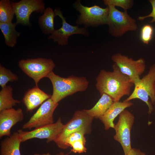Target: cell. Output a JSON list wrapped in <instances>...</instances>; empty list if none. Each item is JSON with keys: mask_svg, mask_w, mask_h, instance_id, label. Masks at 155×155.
<instances>
[{"mask_svg": "<svg viewBox=\"0 0 155 155\" xmlns=\"http://www.w3.org/2000/svg\"><path fill=\"white\" fill-rule=\"evenodd\" d=\"M56 155H68V154H65L63 152H61L57 154Z\"/></svg>", "mask_w": 155, "mask_h": 155, "instance_id": "obj_31", "label": "cell"}, {"mask_svg": "<svg viewBox=\"0 0 155 155\" xmlns=\"http://www.w3.org/2000/svg\"><path fill=\"white\" fill-rule=\"evenodd\" d=\"M58 104V103H55L51 98L46 100L23 125V129H35L53 123V114Z\"/></svg>", "mask_w": 155, "mask_h": 155, "instance_id": "obj_10", "label": "cell"}, {"mask_svg": "<svg viewBox=\"0 0 155 155\" xmlns=\"http://www.w3.org/2000/svg\"><path fill=\"white\" fill-rule=\"evenodd\" d=\"M74 7L80 13L76 23L86 27L95 26L107 24L109 8L107 6L103 8L94 5L88 7L82 5L78 0L73 4Z\"/></svg>", "mask_w": 155, "mask_h": 155, "instance_id": "obj_4", "label": "cell"}, {"mask_svg": "<svg viewBox=\"0 0 155 155\" xmlns=\"http://www.w3.org/2000/svg\"><path fill=\"white\" fill-rule=\"evenodd\" d=\"M133 104L130 101L114 102L104 114L99 119L103 124L104 129L107 130L110 128H114L113 123L115 118L127 108Z\"/></svg>", "mask_w": 155, "mask_h": 155, "instance_id": "obj_16", "label": "cell"}, {"mask_svg": "<svg viewBox=\"0 0 155 155\" xmlns=\"http://www.w3.org/2000/svg\"><path fill=\"white\" fill-rule=\"evenodd\" d=\"M16 17V23L24 25L31 26L30 15L34 12L43 13L45 9L42 0H21L17 2H12Z\"/></svg>", "mask_w": 155, "mask_h": 155, "instance_id": "obj_11", "label": "cell"}, {"mask_svg": "<svg viewBox=\"0 0 155 155\" xmlns=\"http://www.w3.org/2000/svg\"><path fill=\"white\" fill-rule=\"evenodd\" d=\"M104 4L107 6L111 5L122 8L124 11L131 9L133 6L134 1L132 0H104Z\"/></svg>", "mask_w": 155, "mask_h": 155, "instance_id": "obj_25", "label": "cell"}, {"mask_svg": "<svg viewBox=\"0 0 155 155\" xmlns=\"http://www.w3.org/2000/svg\"><path fill=\"white\" fill-rule=\"evenodd\" d=\"M93 119L84 109L76 111L72 119L64 125L61 132L54 142L59 148L67 149L65 143L67 137L72 133L83 129L90 132Z\"/></svg>", "mask_w": 155, "mask_h": 155, "instance_id": "obj_7", "label": "cell"}, {"mask_svg": "<svg viewBox=\"0 0 155 155\" xmlns=\"http://www.w3.org/2000/svg\"><path fill=\"white\" fill-rule=\"evenodd\" d=\"M20 69L34 81L38 86L39 81L47 77L53 71L55 65L51 59L42 58L22 59L18 62Z\"/></svg>", "mask_w": 155, "mask_h": 155, "instance_id": "obj_6", "label": "cell"}, {"mask_svg": "<svg viewBox=\"0 0 155 155\" xmlns=\"http://www.w3.org/2000/svg\"><path fill=\"white\" fill-rule=\"evenodd\" d=\"M149 1L151 4L152 8L151 12L147 16L138 17L137 19L140 21H142L146 18L151 17L152 19L149 23H152L155 22V0H149Z\"/></svg>", "mask_w": 155, "mask_h": 155, "instance_id": "obj_28", "label": "cell"}, {"mask_svg": "<svg viewBox=\"0 0 155 155\" xmlns=\"http://www.w3.org/2000/svg\"><path fill=\"white\" fill-rule=\"evenodd\" d=\"M107 6L109 12L107 24L111 35L121 37L127 32L135 31L138 29L136 20L128 14L127 11H121L112 5Z\"/></svg>", "mask_w": 155, "mask_h": 155, "instance_id": "obj_5", "label": "cell"}, {"mask_svg": "<svg viewBox=\"0 0 155 155\" xmlns=\"http://www.w3.org/2000/svg\"><path fill=\"white\" fill-rule=\"evenodd\" d=\"M59 117L55 123L29 131H24L19 129L17 131L19 133L22 142L34 138L46 139L47 143L53 141L57 138L64 126Z\"/></svg>", "mask_w": 155, "mask_h": 155, "instance_id": "obj_12", "label": "cell"}, {"mask_svg": "<svg viewBox=\"0 0 155 155\" xmlns=\"http://www.w3.org/2000/svg\"><path fill=\"white\" fill-rule=\"evenodd\" d=\"M53 87V93L51 98L55 103L67 96L78 92L85 91L89 82L84 77L71 75L67 78L60 76L53 71L47 76Z\"/></svg>", "mask_w": 155, "mask_h": 155, "instance_id": "obj_2", "label": "cell"}, {"mask_svg": "<svg viewBox=\"0 0 155 155\" xmlns=\"http://www.w3.org/2000/svg\"><path fill=\"white\" fill-rule=\"evenodd\" d=\"M47 94L36 86L28 89L25 93L22 101L27 112H31L44 102L51 98Z\"/></svg>", "mask_w": 155, "mask_h": 155, "instance_id": "obj_15", "label": "cell"}, {"mask_svg": "<svg viewBox=\"0 0 155 155\" xmlns=\"http://www.w3.org/2000/svg\"><path fill=\"white\" fill-rule=\"evenodd\" d=\"M18 24L12 22L4 23H0V29L4 38L5 44L7 46L13 47L17 43V40L21 33L16 29Z\"/></svg>", "mask_w": 155, "mask_h": 155, "instance_id": "obj_19", "label": "cell"}, {"mask_svg": "<svg viewBox=\"0 0 155 155\" xmlns=\"http://www.w3.org/2000/svg\"><path fill=\"white\" fill-rule=\"evenodd\" d=\"M134 85L133 92L123 101L140 99L146 103L148 107V113L151 114L154 110L152 104H154L155 100V64L151 66L148 73Z\"/></svg>", "mask_w": 155, "mask_h": 155, "instance_id": "obj_3", "label": "cell"}, {"mask_svg": "<svg viewBox=\"0 0 155 155\" xmlns=\"http://www.w3.org/2000/svg\"><path fill=\"white\" fill-rule=\"evenodd\" d=\"M154 31L153 27L150 24H146L142 27L141 30L140 38L144 44H149L152 38Z\"/></svg>", "mask_w": 155, "mask_h": 155, "instance_id": "obj_26", "label": "cell"}, {"mask_svg": "<svg viewBox=\"0 0 155 155\" xmlns=\"http://www.w3.org/2000/svg\"><path fill=\"white\" fill-rule=\"evenodd\" d=\"M112 67V71L100 70L96 78V86L101 96L106 94L114 102L119 101L123 96L130 95L134 84L128 76L121 71L115 63Z\"/></svg>", "mask_w": 155, "mask_h": 155, "instance_id": "obj_1", "label": "cell"}, {"mask_svg": "<svg viewBox=\"0 0 155 155\" xmlns=\"http://www.w3.org/2000/svg\"><path fill=\"white\" fill-rule=\"evenodd\" d=\"M54 11L57 16H59L61 19L62 26L59 29H55L49 36V39H52L54 42H57L58 44L64 46L68 44V39L72 35H88L89 32L86 28H80L78 25L73 26L68 23L60 9L56 8Z\"/></svg>", "mask_w": 155, "mask_h": 155, "instance_id": "obj_13", "label": "cell"}, {"mask_svg": "<svg viewBox=\"0 0 155 155\" xmlns=\"http://www.w3.org/2000/svg\"><path fill=\"white\" fill-rule=\"evenodd\" d=\"M86 142L82 140L74 141L69 145L72 147V152L75 153H81L86 152L87 149L85 146Z\"/></svg>", "mask_w": 155, "mask_h": 155, "instance_id": "obj_27", "label": "cell"}, {"mask_svg": "<svg viewBox=\"0 0 155 155\" xmlns=\"http://www.w3.org/2000/svg\"><path fill=\"white\" fill-rule=\"evenodd\" d=\"M90 133L88 130L83 129L71 134L67 137L65 141V145L67 148L69 146L71 143L76 140H82L86 142L85 135Z\"/></svg>", "mask_w": 155, "mask_h": 155, "instance_id": "obj_24", "label": "cell"}, {"mask_svg": "<svg viewBox=\"0 0 155 155\" xmlns=\"http://www.w3.org/2000/svg\"><path fill=\"white\" fill-rule=\"evenodd\" d=\"M15 14L12 2L9 0L0 1V23L11 22Z\"/></svg>", "mask_w": 155, "mask_h": 155, "instance_id": "obj_22", "label": "cell"}, {"mask_svg": "<svg viewBox=\"0 0 155 155\" xmlns=\"http://www.w3.org/2000/svg\"><path fill=\"white\" fill-rule=\"evenodd\" d=\"M20 136L17 131L2 140L0 143V155H21Z\"/></svg>", "mask_w": 155, "mask_h": 155, "instance_id": "obj_17", "label": "cell"}, {"mask_svg": "<svg viewBox=\"0 0 155 155\" xmlns=\"http://www.w3.org/2000/svg\"><path fill=\"white\" fill-rule=\"evenodd\" d=\"M95 105L90 109H84L86 113L94 118H99L110 107L114 101L111 98L106 94H103Z\"/></svg>", "mask_w": 155, "mask_h": 155, "instance_id": "obj_18", "label": "cell"}, {"mask_svg": "<svg viewBox=\"0 0 155 155\" xmlns=\"http://www.w3.org/2000/svg\"><path fill=\"white\" fill-rule=\"evenodd\" d=\"M56 16L54 10L49 7L45 9L43 14L39 17V25L44 34H51L55 31L54 19Z\"/></svg>", "mask_w": 155, "mask_h": 155, "instance_id": "obj_20", "label": "cell"}, {"mask_svg": "<svg viewBox=\"0 0 155 155\" xmlns=\"http://www.w3.org/2000/svg\"><path fill=\"white\" fill-rule=\"evenodd\" d=\"M154 110L155 111V102H154Z\"/></svg>", "mask_w": 155, "mask_h": 155, "instance_id": "obj_32", "label": "cell"}, {"mask_svg": "<svg viewBox=\"0 0 155 155\" xmlns=\"http://www.w3.org/2000/svg\"><path fill=\"white\" fill-rule=\"evenodd\" d=\"M134 119V115L125 109L119 115L118 121L114 128L116 133L114 139L121 144L124 155H127L132 148L131 133Z\"/></svg>", "mask_w": 155, "mask_h": 155, "instance_id": "obj_9", "label": "cell"}, {"mask_svg": "<svg viewBox=\"0 0 155 155\" xmlns=\"http://www.w3.org/2000/svg\"><path fill=\"white\" fill-rule=\"evenodd\" d=\"M0 91V111L13 108L20 101L13 97V89L11 86H6L1 88Z\"/></svg>", "mask_w": 155, "mask_h": 155, "instance_id": "obj_21", "label": "cell"}, {"mask_svg": "<svg viewBox=\"0 0 155 155\" xmlns=\"http://www.w3.org/2000/svg\"><path fill=\"white\" fill-rule=\"evenodd\" d=\"M127 155H147L145 153L142 152L140 150L132 148Z\"/></svg>", "mask_w": 155, "mask_h": 155, "instance_id": "obj_29", "label": "cell"}, {"mask_svg": "<svg viewBox=\"0 0 155 155\" xmlns=\"http://www.w3.org/2000/svg\"><path fill=\"white\" fill-rule=\"evenodd\" d=\"M18 76L11 70L0 65V85L3 88L9 82H13L18 80Z\"/></svg>", "mask_w": 155, "mask_h": 155, "instance_id": "obj_23", "label": "cell"}, {"mask_svg": "<svg viewBox=\"0 0 155 155\" xmlns=\"http://www.w3.org/2000/svg\"><path fill=\"white\" fill-rule=\"evenodd\" d=\"M111 59L121 71L128 76L134 84L140 80V76L146 69L145 61L142 58L134 60L127 56L118 53L113 55Z\"/></svg>", "mask_w": 155, "mask_h": 155, "instance_id": "obj_8", "label": "cell"}, {"mask_svg": "<svg viewBox=\"0 0 155 155\" xmlns=\"http://www.w3.org/2000/svg\"><path fill=\"white\" fill-rule=\"evenodd\" d=\"M32 155H51L49 153H44L42 154H35Z\"/></svg>", "mask_w": 155, "mask_h": 155, "instance_id": "obj_30", "label": "cell"}, {"mask_svg": "<svg viewBox=\"0 0 155 155\" xmlns=\"http://www.w3.org/2000/svg\"><path fill=\"white\" fill-rule=\"evenodd\" d=\"M24 118L23 111L20 108H12L0 111V138L10 136L12 127Z\"/></svg>", "mask_w": 155, "mask_h": 155, "instance_id": "obj_14", "label": "cell"}]
</instances>
